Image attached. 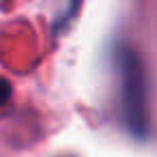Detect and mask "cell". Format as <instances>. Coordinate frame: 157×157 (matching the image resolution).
<instances>
[{
    "label": "cell",
    "mask_w": 157,
    "mask_h": 157,
    "mask_svg": "<svg viewBox=\"0 0 157 157\" xmlns=\"http://www.w3.org/2000/svg\"><path fill=\"white\" fill-rule=\"evenodd\" d=\"M11 101V84L7 80H0V110Z\"/></svg>",
    "instance_id": "cell-3"
},
{
    "label": "cell",
    "mask_w": 157,
    "mask_h": 157,
    "mask_svg": "<svg viewBox=\"0 0 157 157\" xmlns=\"http://www.w3.org/2000/svg\"><path fill=\"white\" fill-rule=\"evenodd\" d=\"M82 2H84V0H67V7L60 11L58 20L54 22V30H56V33L65 30V28L75 20V15H78V13H80V9H82Z\"/></svg>",
    "instance_id": "cell-2"
},
{
    "label": "cell",
    "mask_w": 157,
    "mask_h": 157,
    "mask_svg": "<svg viewBox=\"0 0 157 157\" xmlns=\"http://www.w3.org/2000/svg\"><path fill=\"white\" fill-rule=\"evenodd\" d=\"M118 114L125 129L133 138H148L151 133V103L148 75L140 54L129 45H116L112 54Z\"/></svg>",
    "instance_id": "cell-1"
}]
</instances>
